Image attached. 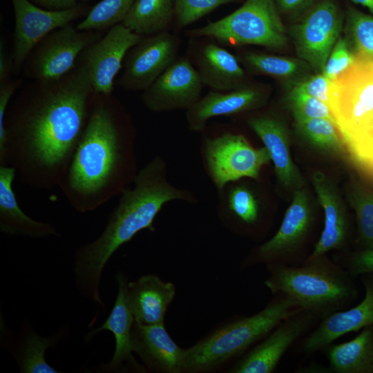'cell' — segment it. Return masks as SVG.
I'll return each instance as SVG.
<instances>
[{"label": "cell", "instance_id": "6da1fadb", "mask_svg": "<svg viewBox=\"0 0 373 373\" xmlns=\"http://www.w3.org/2000/svg\"><path fill=\"white\" fill-rule=\"evenodd\" d=\"M39 83L6 112L0 165L13 167L28 186L51 189L59 186L67 171L86 125L94 90L80 65L57 81Z\"/></svg>", "mask_w": 373, "mask_h": 373}, {"label": "cell", "instance_id": "7a4b0ae2", "mask_svg": "<svg viewBox=\"0 0 373 373\" xmlns=\"http://www.w3.org/2000/svg\"><path fill=\"white\" fill-rule=\"evenodd\" d=\"M137 173L126 119L109 95H98L59 187L75 210L87 213L120 195Z\"/></svg>", "mask_w": 373, "mask_h": 373}, {"label": "cell", "instance_id": "3957f363", "mask_svg": "<svg viewBox=\"0 0 373 373\" xmlns=\"http://www.w3.org/2000/svg\"><path fill=\"white\" fill-rule=\"evenodd\" d=\"M133 186L120 194L102 233L81 246L74 261L75 285L82 295L105 309L99 294L102 274L108 260L139 231L153 230V223L162 207L174 200H186L188 193L172 186L166 179L164 160L157 155L140 169Z\"/></svg>", "mask_w": 373, "mask_h": 373}, {"label": "cell", "instance_id": "277c9868", "mask_svg": "<svg viewBox=\"0 0 373 373\" xmlns=\"http://www.w3.org/2000/svg\"><path fill=\"white\" fill-rule=\"evenodd\" d=\"M267 267L264 283L273 294L289 297L321 320L343 310L358 295L354 276L327 254L298 265Z\"/></svg>", "mask_w": 373, "mask_h": 373}, {"label": "cell", "instance_id": "5b68a950", "mask_svg": "<svg viewBox=\"0 0 373 373\" xmlns=\"http://www.w3.org/2000/svg\"><path fill=\"white\" fill-rule=\"evenodd\" d=\"M301 310L293 299L276 294L257 314L233 321L186 349L183 371L202 372L219 366L243 352L282 321Z\"/></svg>", "mask_w": 373, "mask_h": 373}, {"label": "cell", "instance_id": "8992f818", "mask_svg": "<svg viewBox=\"0 0 373 373\" xmlns=\"http://www.w3.org/2000/svg\"><path fill=\"white\" fill-rule=\"evenodd\" d=\"M191 37H207L223 45L285 48L289 41L275 0H246L237 10L204 26L189 30Z\"/></svg>", "mask_w": 373, "mask_h": 373}, {"label": "cell", "instance_id": "52a82bcc", "mask_svg": "<svg viewBox=\"0 0 373 373\" xmlns=\"http://www.w3.org/2000/svg\"><path fill=\"white\" fill-rule=\"evenodd\" d=\"M328 106L346 148L373 128V59L355 61L330 81Z\"/></svg>", "mask_w": 373, "mask_h": 373}, {"label": "cell", "instance_id": "ba28073f", "mask_svg": "<svg viewBox=\"0 0 373 373\" xmlns=\"http://www.w3.org/2000/svg\"><path fill=\"white\" fill-rule=\"evenodd\" d=\"M314 223V215L305 189L295 190L291 204L276 234L261 245L250 263L298 265L307 260L305 245Z\"/></svg>", "mask_w": 373, "mask_h": 373}, {"label": "cell", "instance_id": "9c48e42d", "mask_svg": "<svg viewBox=\"0 0 373 373\" xmlns=\"http://www.w3.org/2000/svg\"><path fill=\"white\" fill-rule=\"evenodd\" d=\"M344 17L332 0H322L313 6L289 35L299 59L316 73H323L327 60L343 27Z\"/></svg>", "mask_w": 373, "mask_h": 373}, {"label": "cell", "instance_id": "30bf717a", "mask_svg": "<svg viewBox=\"0 0 373 373\" xmlns=\"http://www.w3.org/2000/svg\"><path fill=\"white\" fill-rule=\"evenodd\" d=\"M100 38L97 31L79 30L71 23L54 30L28 56V75L39 82L63 78L77 66L82 51Z\"/></svg>", "mask_w": 373, "mask_h": 373}, {"label": "cell", "instance_id": "8fae6325", "mask_svg": "<svg viewBox=\"0 0 373 373\" xmlns=\"http://www.w3.org/2000/svg\"><path fill=\"white\" fill-rule=\"evenodd\" d=\"M204 153L209 173L218 190L244 177L257 179L261 168L271 160L265 146L254 148L244 136L229 133L208 139Z\"/></svg>", "mask_w": 373, "mask_h": 373}, {"label": "cell", "instance_id": "7c38bea8", "mask_svg": "<svg viewBox=\"0 0 373 373\" xmlns=\"http://www.w3.org/2000/svg\"><path fill=\"white\" fill-rule=\"evenodd\" d=\"M15 30L12 57L13 68L20 69L37 45L54 30L87 15L88 6L79 3L66 10L40 8L30 0H11Z\"/></svg>", "mask_w": 373, "mask_h": 373}, {"label": "cell", "instance_id": "4fadbf2b", "mask_svg": "<svg viewBox=\"0 0 373 373\" xmlns=\"http://www.w3.org/2000/svg\"><path fill=\"white\" fill-rule=\"evenodd\" d=\"M142 37L119 23L82 51L78 60L88 73L94 93L110 95L127 52Z\"/></svg>", "mask_w": 373, "mask_h": 373}, {"label": "cell", "instance_id": "5bb4252c", "mask_svg": "<svg viewBox=\"0 0 373 373\" xmlns=\"http://www.w3.org/2000/svg\"><path fill=\"white\" fill-rule=\"evenodd\" d=\"M178 46V39L167 31L143 37L127 52L119 85L145 90L176 60Z\"/></svg>", "mask_w": 373, "mask_h": 373}, {"label": "cell", "instance_id": "9a60e30c", "mask_svg": "<svg viewBox=\"0 0 373 373\" xmlns=\"http://www.w3.org/2000/svg\"><path fill=\"white\" fill-rule=\"evenodd\" d=\"M202 82L190 61L176 60L145 90L142 100L153 112L189 109L201 98Z\"/></svg>", "mask_w": 373, "mask_h": 373}, {"label": "cell", "instance_id": "2e32d148", "mask_svg": "<svg viewBox=\"0 0 373 373\" xmlns=\"http://www.w3.org/2000/svg\"><path fill=\"white\" fill-rule=\"evenodd\" d=\"M317 318L301 310L282 321L263 342L256 346L231 370L233 373H270L291 346Z\"/></svg>", "mask_w": 373, "mask_h": 373}, {"label": "cell", "instance_id": "e0dca14e", "mask_svg": "<svg viewBox=\"0 0 373 373\" xmlns=\"http://www.w3.org/2000/svg\"><path fill=\"white\" fill-rule=\"evenodd\" d=\"M361 276L365 288L363 299L351 309L334 312L321 319L318 327L303 341L304 354L310 355L347 333L373 326V273Z\"/></svg>", "mask_w": 373, "mask_h": 373}, {"label": "cell", "instance_id": "ac0fdd59", "mask_svg": "<svg viewBox=\"0 0 373 373\" xmlns=\"http://www.w3.org/2000/svg\"><path fill=\"white\" fill-rule=\"evenodd\" d=\"M115 278L118 283V291L114 306L104 323L86 337L90 341L102 330L111 332L115 339V349L110 361L100 365L99 369L105 372H118L129 367L133 370H144L135 360L132 352L131 331L135 321L127 299V278L118 273Z\"/></svg>", "mask_w": 373, "mask_h": 373}, {"label": "cell", "instance_id": "d6986e66", "mask_svg": "<svg viewBox=\"0 0 373 373\" xmlns=\"http://www.w3.org/2000/svg\"><path fill=\"white\" fill-rule=\"evenodd\" d=\"M131 342L133 351L149 370L166 373L183 372L185 349L175 343L164 323L144 325L134 321Z\"/></svg>", "mask_w": 373, "mask_h": 373}, {"label": "cell", "instance_id": "ffe728a7", "mask_svg": "<svg viewBox=\"0 0 373 373\" xmlns=\"http://www.w3.org/2000/svg\"><path fill=\"white\" fill-rule=\"evenodd\" d=\"M318 200L324 211V227L313 251L306 260L343 250L349 237L350 224L345 209L336 188L321 172L312 175Z\"/></svg>", "mask_w": 373, "mask_h": 373}, {"label": "cell", "instance_id": "44dd1931", "mask_svg": "<svg viewBox=\"0 0 373 373\" xmlns=\"http://www.w3.org/2000/svg\"><path fill=\"white\" fill-rule=\"evenodd\" d=\"M266 93L260 88L245 86L222 93L211 91L187 109L190 130L202 131L211 117L231 116L261 106Z\"/></svg>", "mask_w": 373, "mask_h": 373}, {"label": "cell", "instance_id": "7402d4cb", "mask_svg": "<svg viewBox=\"0 0 373 373\" xmlns=\"http://www.w3.org/2000/svg\"><path fill=\"white\" fill-rule=\"evenodd\" d=\"M175 287L155 274L141 276L127 284V299L135 322L144 325L164 323Z\"/></svg>", "mask_w": 373, "mask_h": 373}, {"label": "cell", "instance_id": "603a6c76", "mask_svg": "<svg viewBox=\"0 0 373 373\" xmlns=\"http://www.w3.org/2000/svg\"><path fill=\"white\" fill-rule=\"evenodd\" d=\"M15 169L0 165V230L6 235L30 238L58 236L54 226L48 222L35 220L19 207L12 189Z\"/></svg>", "mask_w": 373, "mask_h": 373}, {"label": "cell", "instance_id": "cb8c5ba5", "mask_svg": "<svg viewBox=\"0 0 373 373\" xmlns=\"http://www.w3.org/2000/svg\"><path fill=\"white\" fill-rule=\"evenodd\" d=\"M247 123L269 151L280 183L286 187L298 186L300 177L291 157L289 135L284 124L268 115L251 117Z\"/></svg>", "mask_w": 373, "mask_h": 373}, {"label": "cell", "instance_id": "d4e9b609", "mask_svg": "<svg viewBox=\"0 0 373 373\" xmlns=\"http://www.w3.org/2000/svg\"><path fill=\"white\" fill-rule=\"evenodd\" d=\"M198 72L203 85L216 91H229L246 86V74L239 60L214 43L205 44L197 59Z\"/></svg>", "mask_w": 373, "mask_h": 373}, {"label": "cell", "instance_id": "484cf974", "mask_svg": "<svg viewBox=\"0 0 373 373\" xmlns=\"http://www.w3.org/2000/svg\"><path fill=\"white\" fill-rule=\"evenodd\" d=\"M326 348L330 370L336 373H373V326L354 338Z\"/></svg>", "mask_w": 373, "mask_h": 373}, {"label": "cell", "instance_id": "4316f807", "mask_svg": "<svg viewBox=\"0 0 373 373\" xmlns=\"http://www.w3.org/2000/svg\"><path fill=\"white\" fill-rule=\"evenodd\" d=\"M173 19L174 0H135L122 23L140 35L149 36L165 31Z\"/></svg>", "mask_w": 373, "mask_h": 373}, {"label": "cell", "instance_id": "83f0119b", "mask_svg": "<svg viewBox=\"0 0 373 373\" xmlns=\"http://www.w3.org/2000/svg\"><path fill=\"white\" fill-rule=\"evenodd\" d=\"M59 334L50 337L39 336L30 327H26L19 340V345L13 352L21 372L57 373L46 361L45 352L57 342Z\"/></svg>", "mask_w": 373, "mask_h": 373}, {"label": "cell", "instance_id": "f1b7e54d", "mask_svg": "<svg viewBox=\"0 0 373 373\" xmlns=\"http://www.w3.org/2000/svg\"><path fill=\"white\" fill-rule=\"evenodd\" d=\"M251 72L280 79H292L312 69L300 59L247 52L238 58Z\"/></svg>", "mask_w": 373, "mask_h": 373}, {"label": "cell", "instance_id": "f546056e", "mask_svg": "<svg viewBox=\"0 0 373 373\" xmlns=\"http://www.w3.org/2000/svg\"><path fill=\"white\" fill-rule=\"evenodd\" d=\"M296 128L315 148L337 156L346 153V146L335 122L325 118H314L296 122Z\"/></svg>", "mask_w": 373, "mask_h": 373}, {"label": "cell", "instance_id": "4dcf8cb0", "mask_svg": "<svg viewBox=\"0 0 373 373\" xmlns=\"http://www.w3.org/2000/svg\"><path fill=\"white\" fill-rule=\"evenodd\" d=\"M345 39L356 59H373V15L350 6L345 18Z\"/></svg>", "mask_w": 373, "mask_h": 373}, {"label": "cell", "instance_id": "1f68e13d", "mask_svg": "<svg viewBox=\"0 0 373 373\" xmlns=\"http://www.w3.org/2000/svg\"><path fill=\"white\" fill-rule=\"evenodd\" d=\"M348 199L356 213L358 240L363 249H373V190L353 182Z\"/></svg>", "mask_w": 373, "mask_h": 373}, {"label": "cell", "instance_id": "d6a6232c", "mask_svg": "<svg viewBox=\"0 0 373 373\" xmlns=\"http://www.w3.org/2000/svg\"><path fill=\"white\" fill-rule=\"evenodd\" d=\"M135 0H102L90 9L75 27L79 30L99 31L122 23Z\"/></svg>", "mask_w": 373, "mask_h": 373}, {"label": "cell", "instance_id": "836d02e7", "mask_svg": "<svg viewBox=\"0 0 373 373\" xmlns=\"http://www.w3.org/2000/svg\"><path fill=\"white\" fill-rule=\"evenodd\" d=\"M287 104L295 122L325 118L336 123L329 106L325 103L293 87L287 96Z\"/></svg>", "mask_w": 373, "mask_h": 373}, {"label": "cell", "instance_id": "e575fe53", "mask_svg": "<svg viewBox=\"0 0 373 373\" xmlns=\"http://www.w3.org/2000/svg\"><path fill=\"white\" fill-rule=\"evenodd\" d=\"M239 0H174L175 19L184 28L209 14L218 7Z\"/></svg>", "mask_w": 373, "mask_h": 373}, {"label": "cell", "instance_id": "d590c367", "mask_svg": "<svg viewBox=\"0 0 373 373\" xmlns=\"http://www.w3.org/2000/svg\"><path fill=\"white\" fill-rule=\"evenodd\" d=\"M230 211L242 222L254 225L258 220V204L253 193L245 186L233 187L229 195Z\"/></svg>", "mask_w": 373, "mask_h": 373}, {"label": "cell", "instance_id": "8d00e7d4", "mask_svg": "<svg viewBox=\"0 0 373 373\" xmlns=\"http://www.w3.org/2000/svg\"><path fill=\"white\" fill-rule=\"evenodd\" d=\"M355 60L345 38L340 36L327 60L323 74L332 80L345 71Z\"/></svg>", "mask_w": 373, "mask_h": 373}, {"label": "cell", "instance_id": "74e56055", "mask_svg": "<svg viewBox=\"0 0 373 373\" xmlns=\"http://www.w3.org/2000/svg\"><path fill=\"white\" fill-rule=\"evenodd\" d=\"M334 260L354 276L373 273V249H361Z\"/></svg>", "mask_w": 373, "mask_h": 373}, {"label": "cell", "instance_id": "f35d334b", "mask_svg": "<svg viewBox=\"0 0 373 373\" xmlns=\"http://www.w3.org/2000/svg\"><path fill=\"white\" fill-rule=\"evenodd\" d=\"M347 150L357 164L371 173L373 171V128Z\"/></svg>", "mask_w": 373, "mask_h": 373}, {"label": "cell", "instance_id": "ab89813d", "mask_svg": "<svg viewBox=\"0 0 373 373\" xmlns=\"http://www.w3.org/2000/svg\"><path fill=\"white\" fill-rule=\"evenodd\" d=\"M330 79L323 73H316L296 82L293 88L315 97L328 106V88Z\"/></svg>", "mask_w": 373, "mask_h": 373}, {"label": "cell", "instance_id": "60d3db41", "mask_svg": "<svg viewBox=\"0 0 373 373\" xmlns=\"http://www.w3.org/2000/svg\"><path fill=\"white\" fill-rule=\"evenodd\" d=\"M0 85V154H1L6 143L5 117L9 102L19 86V82H7Z\"/></svg>", "mask_w": 373, "mask_h": 373}, {"label": "cell", "instance_id": "b9f144b4", "mask_svg": "<svg viewBox=\"0 0 373 373\" xmlns=\"http://www.w3.org/2000/svg\"><path fill=\"white\" fill-rule=\"evenodd\" d=\"M43 8L52 10H62L72 8L82 1L88 0H30Z\"/></svg>", "mask_w": 373, "mask_h": 373}, {"label": "cell", "instance_id": "7bdbcfd3", "mask_svg": "<svg viewBox=\"0 0 373 373\" xmlns=\"http://www.w3.org/2000/svg\"><path fill=\"white\" fill-rule=\"evenodd\" d=\"M13 66L12 55L6 54L4 42H0V84L7 82V79Z\"/></svg>", "mask_w": 373, "mask_h": 373}, {"label": "cell", "instance_id": "ee69618b", "mask_svg": "<svg viewBox=\"0 0 373 373\" xmlns=\"http://www.w3.org/2000/svg\"><path fill=\"white\" fill-rule=\"evenodd\" d=\"M279 10L286 12L298 10L308 5L312 0H275Z\"/></svg>", "mask_w": 373, "mask_h": 373}, {"label": "cell", "instance_id": "f6af8a7d", "mask_svg": "<svg viewBox=\"0 0 373 373\" xmlns=\"http://www.w3.org/2000/svg\"><path fill=\"white\" fill-rule=\"evenodd\" d=\"M354 3L361 5L366 8L373 15V0H351Z\"/></svg>", "mask_w": 373, "mask_h": 373}]
</instances>
